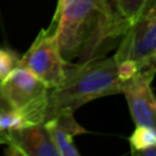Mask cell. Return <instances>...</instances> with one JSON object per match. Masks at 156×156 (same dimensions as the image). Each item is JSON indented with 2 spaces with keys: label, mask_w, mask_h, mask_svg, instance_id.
Wrapping results in <instances>:
<instances>
[{
  "label": "cell",
  "mask_w": 156,
  "mask_h": 156,
  "mask_svg": "<svg viewBox=\"0 0 156 156\" xmlns=\"http://www.w3.org/2000/svg\"><path fill=\"white\" fill-rule=\"evenodd\" d=\"M67 61L63 60L55 37V27L41 29L29 49L20 57L18 66L34 73L49 89L57 87L65 78Z\"/></svg>",
  "instance_id": "4"
},
{
  "label": "cell",
  "mask_w": 156,
  "mask_h": 156,
  "mask_svg": "<svg viewBox=\"0 0 156 156\" xmlns=\"http://www.w3.org/2000/svg\"><path fill=\"white\" fill-rule=\"evenodd\" d=\"M7 150L9 155L21 156H58L51 134L45 123L26 126L9 130Z\"/></svg>",
  "instance_id": "7"
},
{
  "label": "cell",
  "mask_w": 156,
  "mask_h": 156,
  "mask_svg": "<svg viewBox=\"0 0 156 156\" xmlns=\"http://www.w3.org/2000/svg\"><path fill=\"white\" fill-rule=\"evenodd\" d=\"M7 108H10L9 105L6 104V101L4 100V98L0 95V111H1V110H7Z\"/></svg>",
  "instance_id": "16"
},
{
  "label": "cell",
  "mask_w": 156,
  "mask_h": 156,
  "mask_svg": "<svg viewBox=\"0 0 156 156\" xmlns=\"http://www.w3.org/2000/svg\"><path fill=\"white\" fill-rule=\"evenodd\" d=\"M129 24L112 0H68L52 27L63 60L85 63L117 49Z\"/></svg>",
  "instance_id": "1"
},
{
  "label": "cell",
  "mask_w": 156,
  "mask_h": 156,
  "mask_svg": "<svg viewBox=\"0 0 156 156\" xmlns=\"http://www.w3.org/2000/svg\"><path fill=\"white\" fill-rule=\"evenodd\" d=\"M155 143H156V133L152 129L144 126H136L129 138L130 152L133 155H136V152Z\"/></svg>",
  "instance_id": "9"
},
{
  "label": "cell",
  "mask_w": 156,
  "mask_h": 156,
  "mask_svg": "<svg viewBox=\"0 0 156 156\" xmlns=\"http://www.w3.org/2000/svg\"><path fill=\"white\" fill-rule=\"evenodd\" d=\"M67 1H68V0H57L56 10H55V13H54V17H52V21H51V24H50V26H54V24H55V22H56V20H57V17H58V15H60L62 7L65 6V4H66Z\"/></svg>",
  "instance_id": "14"
},
{
  "label": "cell",
  "mask_w": 156,
  "mask_h": 156,
  "mask_svg": "<svg viewBox=\"0 0 156 156\" xmlns=\"http://www.w3.org/2000/svg\"><path fill=\"white\" fill-rule=\"evenodd\" d=\"M136 155H141V156H156V143L140 150L139 152H136Z\"/></svg>",
  "instance_id": "13"
},
{
  "label": "cell",
  "mask_w": 156,
  "mask_h": 156,
  "mask_svg": "<svg viewBox=\"0 0 156 156\" xmlns=\"http://www.w3.org/2000/svg\"><path fill=\"white\" fill-rule=\"evenodd\" d=\"M29 126L26 118L12 108L0 111V132H9Z\"/></svg>",
  "instance_id": "10"
},
{
  "label": "cell",
  "mask_w": 156,
  "mask_h": 156,
  "mask_svg": "<svg viewBox=\"0 0 156 156\" xmlns=\"http://www.w3.org/2000/svg\"><path fill=\"white\" fill-rule=\"evenodd\" d=\"M51 134L54 144L58 151V156H79V151L76 149L73 143V134L58 124L55 119L44 122Z\"/></svg>",
  "instance_id": "8"
},
{
  "label": "cell",
  "mask_w": 156,
  "mask_h": 156,
  "mask_svg": "<svg viewBox=\"0 0 156 156\" xmlns=\"http://www.w3.org/2000/svg\"><path fill=\"white\" fill-rule=\"evenodd\" d=\"M122 83L115 56H105L85 63L67 62L63 80L49 89L45 122L62 112L74 113L95 99L122 94Z\"/></svg>",
  "instance_id": "2"
},
{
  "label": "cell",
  "mask_w": 156,
  "mask_h": 156,
  "mask_svg": "<svg viewBox=\"0 0 156 156\" xmlns=\"http://www.w3.org/2000/svg\"><path fill=\"white\" fill-rule=\"evenodd\" d=\"M6 143H7L6 132H0V145H6Z\"/></svg>",
  "instance_id": "15"
},
{
  "label": "cell",
  "mask_w": 156,
  "mask_h": 156,
  "mask_svg": "<svg viewBox=\"0 0 156 156\" xmlns=\"http://www.w3.org/2000/svg\"><path fill=\"white\" fill-rule=\"evenodd\" d=\"M149 60H150V61L154 63V66L156 67V48H155V49L152 50V52L150 54V57H149Z\"/></svg>",
  "instance_id": "17"
},
{
  "label": "cell",
  "mask_w": 156,
  "mask_h": 156,
  "mask_svg": "<svg viewBox=\"0 0 156 156\" xmlns=\"http://www.w3.org/2000/svg\"><path fill=\"white\" fill-rule=\"evenodd\" d=\"M20 56L11 49L0 48V82L6 79L18 66Z\"/></svg>",
  "instance_id": "11"
},
{
  "label": "cell",
  "mask_w": 156,
  "mask_h": 156,
  "mask_svg": "<svg viewBox=\"0 0 156 156\" xmlns=\"http://www.w3.org/2000/svg\"><path fill=\"white\" fill-rule=\"evenodd\" d=\"M156 48V0H145L135 20L129 24L113 55L117 62L132 61L139 67L151 62Z\"/></svg>",
  "instance_id": "5"
},
{
  "label": "cell",
  "mask_w": 156,
  "mask_h": 156,
  "mask_svg": "<svg viewBox=\"0 0 156 156\" xmlns=\"http://www.w3.org/2000/svg\"><path fill=\"white\" fill-rule=\"evenodd\" d=\"M49 88L34 73L17 66L0 82V95L10 108L20 112L29 126L44 123Z\"/></svg>",
  "instance_id": "3"
},
{
  "label": "cell",
  "mask_w": 156,
  "mask_h": 156,
  "mask_svg": "<svg viewBox=\"0 0 156 156\" xmlns=\"http://www.w3.org/2000/svg\"><path fill=\"white\" fill-rule=\"evenodd\" d=\"M115 5L117 6L118 11L132 23L139 11L141 10L145 0H112Z\"/></svg>",
  "instance_id": "12"
},
{
  "label": "cell",
  "mask_w": 156,
  "mask_h": 156,
  "mask_svg": "<svg viewBox=\"0 0 156 156\" xmlns=\"http://www.w3.org/2000/svg\"><path fill=\"white\" fill-rule=\"evenodd\" d=\"M155 74L156 67L152 62H147L123 80L122 94L126 96L135 126L147 127L156 133V96L151 88Z\"/></svg>",
  "instance_id": "6"
}]
</instances>
